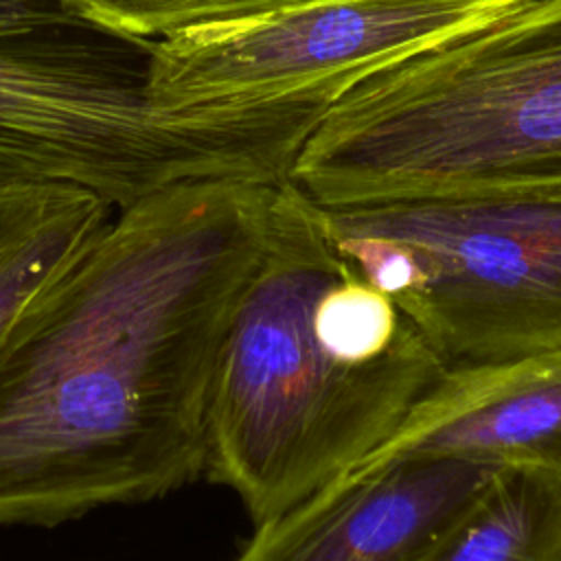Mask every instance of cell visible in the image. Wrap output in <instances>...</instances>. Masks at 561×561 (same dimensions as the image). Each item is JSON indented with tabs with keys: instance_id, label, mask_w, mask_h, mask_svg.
I'll return each mask as SVG.
<instances>
[{
	"instance_id": "cell-8",
	"label": "cell",
	"mask_w": 561,
	"mask_h": 561,
	"mask_svg": "<svg viewBox=\"0 0 561 561\" xmlns=\"http://www.w3.org/2000/svg\"><path fill=\"white\" fill-rule=\"evenodd\" d=\"M112 206L66 182H0V340L107 228Z\"/></svg>"
},
{
	"instance_id": "cell-7",
	"label": "cell",
	"mask_w": 561,
	"mask_h": 561,
	"mask_svg": "<svg viewBox=\"0 0 561 561\" xmlns=\"http://www.w3.org/2000/svg\"><path fill=\"white\" fill-rule=\"evenodd\" d=\"M408 458H451L561 480V348L447 368L353 471Z\"/></svg>"
},
{
	"instance_id": "cell-6",
	"label": "cell",
	"mask_w": 561,
	"mask_h": 561,
	"mask_svg": "<svg viewBox=\"0 0 561 561\" xmlns=\"http://www.w3.org/2000/svg\"><path fill=\"white\" fill-rule=\"evenodd\" d=\"M495 473L451 458L351 471L256 524L234 561H421Z\"/></svg>"
},
{
	"instance_id": "cell-3",
	"label": "cell",
	"mask_w": 561,
	"mask_h": 561,
	"mask_svg": "<svg viewBox=\"0 0 561 561\" xmlns=\"http://www.w3.org/2000/svg\"><path fill=\"white\" fill-rule=\"evenodd\" d=\"M156 39L114 35L61 0H0V182H66L110 206L224 175L199 107H156Z\"/></svg>"
},
{
	"instance_id": "cell-9",
	"label": "cell",
	"mask_w": 561,
	"mask_h": 561,
	"mask_svg": "<svg viewBox=\"0 0 561 561\" xmlns=\"http://www.w3.org/2000/svg\"><path fill=\"white\" fill-rule=\"evenodd\" d=\"M421 561H561V480L497 471Z\"/></svg>"
},
{
	"instance_id": "cell-2",
	"label": "cell",
	"mask_w": 561,
	"mask_h": 561,
	"mask_svg": "<svg viewBox=\"0 0 561 561\" xmlns=\"http://www.w3.org/2000/svg\"><path fill=\"white\" fill-rule=\"evenodd\" d=\"M447 368L287 180L219 353L204 473L267 522L351 473Z\"/></svg>"
},
{
	"instance_id": "cell-1",
	"label": "cell",
	"mask_w": 561,
	"mask_h": 561,
	"mask_svg": "<svg viewBox=\"0 0 561 561\" xmlns=\"http://www.w3.org/2000/svg\"><path fill=\"white\" fill-rule=\"evenodd\" d=\"M276 186L199 180L138 199L15 318L0 526L53 528L204 476L219 353Z\"/></svg>"
},
{
	"instance_id": "cell-5",
	"label": "cell",
	"mask_w": 561,
	"mask_h": 561,
	"mask_svg": "<svg viewBox=\"0 0 561 561\" xmlns=\"http://www.w3.org/2000/svg\"><path fill=\"white\" fill-rule=\"evenodd\" d=\"M513 2L517 0H329L193 26L153 42L147 99L171 110L276 99Z\"/></svg>"
},
{
	"instance_id": "cell-4",
	"label": "cell",
	"mask_w": 561,
	"mask_h": 561,
	"mask_svg": "<svg viewBox=\"0 0 561 561\" xmlns=\"http://www.w3.org/2000/svg\"><path fill=\"white\" fill-rule=\"evenodd\" d=\"M318 210L340 254L449 368L561 348V199Z\"/></svg>"
},
{
	"instance_id": "cell-10",
	"label": "cell",
	"mask_w": 561,
	"mask_h": 561,
	"mask_svg": "<svg viewBox=\"0 0 561 561\" xmlns=\"http://www.w3.org/2000/svg\"><path fill=\"white\" fill-rule=\"evenodd\" d=\"M88 22L131 39H162L213 22L256 18L329 0H61Z\"/></svg>"
}]
</instances>
